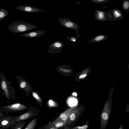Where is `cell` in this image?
Instances as JSON below:
<instances>
[{
    "instance_id": "cell-28",
    "label": "cell",
    "mask_w": 129,
    "mask_h": 129,
    "mask_svg": "<svg viewBox=\"0 0 129 129\" xmlns=\"http://www.w3.org/2000/svg\"><path fill=\"white\" fill-rule=\"evenodd\" d=\"M1 116V113H0V116Z\"/></svg>"
},
{
    "instance_id": "cell-9",
    "label": "cell",
    "mask_w": 129,
    "mask_h": 129,
    "mask_svg": "<svg viewBox=\"0 0 129 129\" xmlns=\"http://www.w3.org/2000/svg\"><path fill=\"white\" fill-rule=\"evenodd\" d=\"M15 8L18 10L27 13H35L45 11V10L30 6L19 5L15 7Z\"/></svg>"
},
{
    "instance_id": "cell-24",
    "label": "cell",
    "mask_w": 129,
    "mask_h": 129,
    "mask_svg": "<svg viewBox=\"0 0 129 129\" xmlns=\"http://www.w3.org/2000/svg\"><path fill=\"white\" fill-rule=\"evenodd\" d=\"M48 103L49 107H55V106L54 105V102L51 100H49L48 101Z\"/></svg>"
},
{
    "instance_id": "cell-27",
    "label": "cell",
    "mask_w": 129,
    "mask_h": 129,
    "mask_svg": "<svg viewBox=\"0 0 129 129\" xmlns=\"http://www.w3.org/2000/svg\"><path fill=\"white\" fill-rule=\"evenodd\" d=\"M72 95H75V96H77V93L75 92H73L72 93Z\"/></svg>"
},
{
    "instance_id": "cell-23",
    "label": "cell",
    "mask_w": 129,
    "mask_h": 129,
    "mask_svg": "<svg viewBox=\"0 0 129 129\" xmlns=\"http://www.w3.org/2000/svg\"><path fill=\"white\" fill-rule=\"evenodd\" d=\"M10 123L9 121L5 119L3 120L1 122V124L3 126H6V125H8Z\"/></svg>"
},
{
    "instance_id": "cell-21",
    "label": "cell",
    "mask_w": 129,
    "mask_h": 129,
    "mask_svg": "<svg viewBox=\"0 0 129 129\" xmlns=\"http://www.w3.org/2000/svg\"><path fill=\"white\" fill-rule=\"evenodd\" d=\"M110 0H91L90 2H91L105 4L106 2L110 1Z\"/></svg>"
},
{
    "instance_id": "cell-7",
    "label": "cell",
    "mask_w": 129,
    "mask_h": 129,
    "mask_svg": "<svg viewBox=\"0 0 129 129\" xmlns=\"http://www.w3.org/2000/svg\"><path fill=\"white\" fill-rule=\"evenodd\" d=\"M36 115L35 113L28 111L25 113L19 116L15 120H12L10 121L8 125H13L17 122L30 119Z\"/></svg>"
},
{
    "instance_id": "cell-8",
    "label": "cell",
    "mask_w": 129,
    "mask_h": 129,
    "mask_svg": "<svg viewBox=\"0 0 129 129\" xmlns=\"http://www.w3.org/2000/svg\"><path fill=\"white\" fill-rule=\"evenodd\" d=\"M63 43L59 41H56L51 44L49 46L48 52L52 53H58L62 51Z\"/></svg>"
},
{
    "instance_id": "cell-5",
    "label": "cell",
    "mask_w": 129,
    "mask_h": 129,
    "mask_svg": "<svg viewBox=\"0 0 129 129\" xmlns=\"http://www.w3.org/2000/svg\"><path fill=\"white\" fill-rule=\"evenodd\" d=\"M83 111L81 109H74L71 113L68 118L67 125H69L78 119L83 113Z\"/></svg>"
},
{
    "instance_id": "cell-4",
    "label": "cell",
    "mask_w": 129,
    "mask_h": 129,
    "mask_svg": "<svg viewBox=\"0 0 129 129\" xmlns=\"http://www.w3.org/2000/svg\"><path fill=\"white\" fill-rule=\"evenodd\" d=\"M94 16L96 20L100 21L114 20L111 10L104 11L96 10L94 13Z\"/></svg>"
},
{
    "instance_id": "cell-12",
    "label": "cell",
    "mask_w": 129,
    "mask_h": 129,
    "mask_svg": "<svg viewBox=\"0 0 129 129\" xmlns=\"http://www.w3.org/2000/svg\"><path fill=\"white\" fill-rule=\"evenodd\" d=\"M64 122L61 120L53 121L50 122L46 126V128L49 129L52 127L59 128L66 126Z\"/></svg>"
},
{
    "instance_id": "cell-2",
    "label": "cell",
    "mask_w": 129,
    "mask_h": 129,
    "mask_svg": "<svg viewBox=\"0 0 129 129\" xmlns=\"http://www.w3.org/2000/svg\"><path fill=\"white\" fill-rule=\"evenodd\" d=\"M38 27L36 25L20 20H15L9 25L7 28L15 33H23Z\"/></svg>"
},
{
    "instance_id": "cell-13",
    "label": "cell",
    "mask_w": 129,
    "mask_h": 129,
    "mask_svg": "<svg viewBox=\"0 0 129 129\" xmlns=\"http://www.w3.org/2000/svg\"><path fill=\"white\" fill-rule=\"evenodd\" d=\"M114 20L122 19L123 18L121 12L119 9H114L111 10Z\"/></svg>"
},
{
    "instance_id": "cell-20",
    "label": "cell",
    "mask_w": 129,
    "mask_h": 129,
    "mask_svg": "<svg viewBox=\"0 0 129 129\" xmlns=\"http://www.w3.org/2000/svg\"><path fill=\"white\" fill-rule=\"evenodd\" d=\"M26 122H22L17 124L14 129H22L25 125L26 123Z\"/></svg>"
},
{
    "instance_id": "cell-1",
    "label": "cell",
    "mask_w": 129,
    "mask_h": 129,
    "mask_svg": "<svg viewBox=\"0 0 129 129\" xmlns=\"http://www.w3.org/2000/svg\"><path fill=\"white\" fill-rule=\"evenodd\" d=\"M0 87L3 94L8 100L14 101L16 99L15 89L11 85V82L7 80L5 75L2 73L0 74Z\"/></svg>"
},
{
    "instance_id": "cell-15",
    "label": "cell",
    "mask_w": 129,
    "mask_h": 129,
    "mask_svg": "<svg viewBox=\"0 0 129 129\" xmlns=\"http://www.w3.org/2000/svg\"><path fill=\"white\" fill-rule=\"evenodd\" d=\"M37 118H35L29 121L24 129H34L37 122Z\"/></svg>"
},
{
    "instance_id": "cell-22",
    "label": "cell",
    "mask_w": 129,
    "mask_h": 129,
    "mask_svg": "<svg viewBox=\"0 0 129 129\" xmlns=\"http://www.w3.org/2000/svg\"><path fill=\"white\" fill-rule=\"evenodd\" d=\"M33 95L35 98L40 102H42V100L39 95L36 93L34 92H33Z\"/></svg>"
},
{
    "instance_id": "cell-19",
    "label": "cell",
    "mask_w": 129,
    "mask_h": 129,
    "mask_svg": "<svg viewBox=\"0 0 129 129\" xmlns=\"http://www.w3.org/2000/svg\"><path fill=\"white\" fill-rule=\"evenodd\" d=\"M80 34L78 35H76V36H74L72 37H67L66 38L70 41L72 42H76L78 39L80 37Z\"/></svg>"
},
{
    "instance_id": "cell-11",
    "label": "cell",
    "mask_w": 129,
    "mask_h": 129,
    "mask_svg": "<svg viewBox=\"0 0 129 129\" xmlns=\"http://www.w3.org/2000/svg\"><path fill=\"white\" fill-rule=\"evenodd\" d=\"M46 32L45 30H36L25 33L20 36L29 38H37L44 35Z\"/></svg>"
},
{
    "instance_id": "cell-18",
    "label": "cell",
    "mask_w": 129,
    "mask_h": 129,
    "mask_svg": "<svg viewBox=\"0 0 129 129\" xmlns=\"http://www.w3.org/2000/svg\"><path fill=\"white\" fill-rule=\"evenodd\" d=\"M86 122V124L82 126H76L71 128L65 126L64 129H87L88 127L89 121H87Z\"/></svg>"
},
{
    "instance_id": "cell-26",
    "label": "cell",
    "mask_w": 129,
    "mask_h": 129,
    "mask_svg": "<svg viewBox=\"0 0 129 129\" xmlns=\"http://www.w3.org/2000/svg\"><path fill=\"white\" fill-rule=\"evenodd\" d=\"M118 129H123V125L122 124L121 125Z\"/></svg>"
},
{
    "instance_id": "cell-16",
    "label": "cell",
    "mask_w": 129,
    "mask_h": 129,
    "mask_svg": "<svg viewBox=\"0 0 129 129\" xmlns=\"http://www.w3.org/2000/svg\"><path fill=\"white\" fill-rule=\"evenodd\" d=\"M9 13L6 9L0 8V22L6 17L8 14Z\"/></svg>"
},
{
    "instance_id": "cell-25",
    "label": "cell",
    "mask_w": 129,
    "mask_h": 129,
    "mask_svg": "<svg viewBox=\"0 0 129 129\" xmlns=\"http://www.w3.org/2000/svg\"><path fill=\"white\" fill-rule=\"evenodd\" d=\"M87 76V75L86 74H85L84 75H82L80 76L79 78H83L86 77Z\"/></svg>"
},
{
    "instance_id": "cell-17",
    "label": "cell",
    "mask_w": 129,
    "mask_h": 129,
    "mask_svg": "<svg viewBox=\"0 0 129 129\" xmlns=\"http://www.w3.org/2000/svg\"><path fill=\"white\" fill-rule=\"evenodd\" d=\"M122 7L123 10L127 12H129V1L124 0L122 4Z\"/></svg>"
},
{
    "instance_id": "cell-3",
    "label": "cell",
    "mask_w": 129,
    "mask_h": 129,
    "mask_svg": "<svg viewBox=\"0 0 129 129\" xmlns=\"http://www.w3.org/2000/svg\"><path fill=\"white\" fill-rule=\"evenodd\" d=\"M59 24L66 28L74 30L78 35L80 34L79 33V29L80 26L79 24L74 22L68 17H60L58 20Z\"/></svg>"
},
{
    "instance_id": "cell-10",
    "label": "cell",
    "mask_w": 129,
    "mask_h": 129,
    "mask_svg": "<svg viewBox=\"0 0 129 129\" xmlns=\"http://www.w3.org/2000/svg\"><path fill=\"white\" fill-rule=\"evenodd\" d=\"M75 107L70 108L61 114L54 120L55 121L61 120L63 121L66 125L69 115L71 112L75 109Z\"/></svg>"
},
{
    "instance_id": "cell-6",
    "label": "cell",
    "mask_w": 129,
    "mask_h": 129,
    "mask_svg": "<svg viewBox=\"0 0 129 129\" xmlns=\"http://www.w3.org/2000/svg\"><path fill=\"white\" fill-rule=\"evenodd\" d=\"M1 108L4 110L11 111H23L27 109V108L25 106L19 103H16L2 106L1 107Z\"/></svg>"
},
{
    "instance_id": "cell-14",
    "label": "cell",
    "mask_w": 129,
    "mask_h": 129,
    "mask_svg": "<svg viewBox=\"0 0 129 129\" xmlns=\"http://www.w3.org/2000/svg\"><path fill=\"white\" fill-rule=\"evenodd\" d=\"M108 37L107 36L103 35H100L88 41L87 43L99 42L105 40Z\"/></svg>"
}]
</instances>
